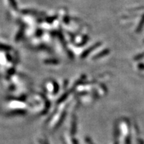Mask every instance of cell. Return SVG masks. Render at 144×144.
Here are the masks:
<instances>
[{
    "label": "cell",
    "mask_w": 144,
    "mask_h": 144,
    "mask_svg": "<svg viewBox=\"0 0 144 144\" xmlns=\"http://www.w3.org/2000/svg\"><path fill=\"white\" fill-rule=\"evenodd\" d=\"M73 144H78V143H77V141L76 140H75V139H74V140H73Z\"/></svg>",
    "instance_id": "cell-4"
},
{
    "label": "cell",
    "mask_w": 144,
    "mask_h": 144,
    "mask_svg": "<svg viewBox=\"0 0 144 144\" xmlns=\"http://www.w3.org/2000/svg\"><path fill=\"white\" fill-rule=\"evenodd\" d=\"M41 144H49V143H48L47 141H42V142H41Z\"/></svg>",
    "instance_id": "cell-5"
},
{
    "label": "cell",
    "mask_w": 144,
    "mask_h": 144,
    "mask_svg": "<svg viewBox=\"0 0 144 144\" xmlns=\"http://www.w3.org/2000/svg\"><path fill=\"white\" fill-rule=\"evenodd\" d=\"M26 112L23 110H15L11 112L9 114V115H24Z\"/></svg>",
    "instance_id": "cell-2"
},
{
    "label": "cell",
    "mask_w": 144,
    "mask_h": 144,
    "mask_svg": "<svg viewBox=\"0 0 144 144\" xmlns=\"http://www.w3.org/2000/svg\"><path fill=\"white\" fill-rule=\"evenodd\" d=\"M76 128H77L76 117H75V116H74L73 117V119H72L71 129V133L72 135L75 134V132H76Z\"/></svg>",
    "instance_id": "cell-1"
},
{
    "label": "cell",
    "mask_w": 144,
    "mask_h": 144,
    "mask_svg": "<svg viewBox=\"0 0 144 144\" xmlns=\"http://www.w3.org/2000/svg\"><path fill=\"white\" fill-rule=\"evenodd\" d=\"M66 112H64V113H63V114H62L61 117H60V120H59V121H58V122H57V124H56V126H55V127H56V128H57V127H58V126H60V125H61V123H62L63 121L65 120V117H66Z\"/></svg>",
    "instance_id": "cell-3"
}]
</instances>
